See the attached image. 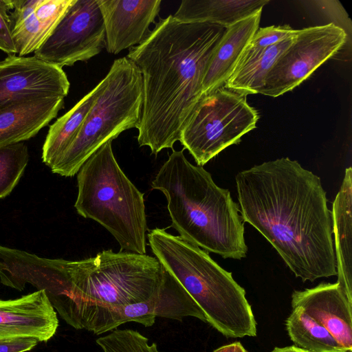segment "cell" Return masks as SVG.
Segmentation results:
<instances>
[{
  "instance_id": "6da1fadb",
  "label": "cell",
  "mask_w": 352,
  "mask_h": 352,
  "mask_svg": "<svg viewBox=\"0 0 352 352\" xmlns=\"http://www.w3.org/2000/svg\"><path fill=\"white\" fill-rule=\"evenodd\" d=\"M240 213L303 282L337 276L332 214L320 178L282 157L239 172Z\"/></svg>"
},
{
  "instance_id": "7a4b0ae2",
  "label": "cell",
  "mask_w": 352,
  "mask_h": 352,
  "mask_svg": "<svg viewBox=\"0 0 352 352\" xmlns=\"http://www.w3.org/2000/svg\"><path fill=\"white\" fill-rule=\"evenodd\" d=\"M228 27L181 21L169 15L126 56L142 77L143 100L138 130L140 146L157 155L173 148L203 95L212 56Z\"/></svg>"
},
{
  "instance_id": "3957f363",
  "label": "cell",
  "mask_w": 352,
  "mask_h": 352,
  "mask_svg": "<svg viewBox=\"0 0 352 352\" xmlns=\"http://www.w3.org/2000/svg\"><path fill=\"white\" fill-rule=\"evenodd\" d=\"M184 150L173 151L151 183L166 198L171 226L206 252L223 258L245 257L248 246L239 205L210 173L189 162Z\"/></svg>"
},
{
  "instance_id": "277c9868",
  "label": "cell",
  "mask_w": 352,
  "mask_h": 352,
  "mask_svg": "<svg viewBox=\"0 0 352 352\" xmlns=\"http://www.w3.org/2000/svg\"><path fill=\"white\" fill-rule=\"evenodd\" d=\"M158 261L204 312L207 322L227 338L254 337L256 322L245 291L208 252L179 236L156 228L147 234Z\"/></svg>"
},
{
  "instance_id": "5b68a950",
  "label": "cell",
  "mask_w": 352,
  "mask_h": 352,
  "mask_svg": "<svg viewBox=\"0 0 352 352\" xmlns=\"http://www.w3.org/2000/svg\"><path fill=\"white\" fill-rule=\"evenodd\" d=\"M164 266L156 257L104 250L96 256L64 261L63 298L56 310L78 329L90 311L148 300L157 291Z\"/></svg>"
},
{
  "instance_id": "8992f818",
  "label": "cell",
  "mask_w": 352,
  "mask_h": 352,
  "mask_svg": "<svg viewBox=\"0 0 352 352\" xmlns=\"http://www.w3.org/2000/svg\"><path fill=\"white\" fill-rule=\"evenodd\" d=\"M111 140L99 148L78 172L77 212L103 226L122 250L146 252L144 195L118 165Z\"/></svg>"
},
{
  "instance_id": "52a82bcc",
  "label": "cell",
  "mask_w": 352,
  "mask_h": 352,
  "mask_svg": "<svg viewBox=\"0 0 352 352\" xmlns=\"http://www.w3.org/2000/svg\"><path fill=\"white\" fill-rule=\"evenodd\" d=\"M104 86L72 144L51 168L54 173L72 177L104 144L123 131L137 128L142 100V77L126 56L116 59Z\"/></svg>"
},
{
  "instance_id": "ba28073f",
  "label": "cell",
  "mask_w": 352,
  "mask_h": 352,
  "mask_svg": "<svg viewBox=\"0 0 352 352\" xmlns=\"http://www.w3.org/2000/svg\"><path fill=\"white\" fill-rule=\"evenodd\" d=\"M258 111L247 95L226 86L204 94L182 129L179 142L202 166L256 128Z\"/></svg>"
},
{
  "instance_id": "9c48e42d",
  "label": "cell",
  "mask_w": 352,
  "mask_h": 352,
  "mask_svg": "<svg viewBox=\"0 0 352 352\" xmlns=\"http://www.w3.org/2000/svg\"><path fill=\"white\" fill-rule=\"evenodd\" d=\"M347 41L344 30L331 23L298 30L270 70L258 94L278 97L293 90L340 52Z\"/></svg>"
},
{
  "instance_id": "30bf717a",
  "label": "cell",
  "mask_w": 352,
  "mask_h": 352,
  "mask_svg": "<svg viewBox=\"0 0 352 352\" xmlns=\"http://www.w3.org/2000/svg\"><path fill=\"white\" fill-rule=\"evenodd\" d=\"M189 316L207 322L198 305L164 267L161 284L148 300L127 305L96 308L82 318L78 329L100 335L128 322H135L148 327L154 324L157 317L182 321Z\"/></svg>"
},
{
  "instance_id": "8fae6325",
  "label": "cell",
  "mask_w": 352,
  "mask_h": 352,
  "mask_svg": "<svg viewBox=\"0 0 352 352\" xmlns=\"http://www.w3.org/2000/svg\"><path fill=\"white\" fill-rule=\"evenodd\" d=\"M104 47L105 30L98 1L74 0L34 56L63 68L90 59Z\"/></svg>"
},
{
  "instance_id": "7c38bea8",
  "label": "cell",
  "mask_w": 352,
  "mask_h": 352,
  "mask_svg": "<svg viewBox=\"0 0 352 352\" xmlns=\"http://www.w3.org/2000/svg\"><path fill=\"white\" fill-rule=\"evenodd\" d=\"M69 87L63 68L34 56L9 55L0 61V110L30 100L65 98Z\"/></svg>"
},
{
  "instance_id": "4fadbf2b",
  "label": "cell",
  "mask_w": 352,
  "mask_h": 352,
  "mask_svg": "<svg viewBox=\"0 0 352 352\" xmlns=\"http://www.w3.org/2000/svg\"><path fill=\"white\" fill-rule=\"evenodd\" d=\"M105 30V48L116 54L144 42L159 14L160 0H97Z\"/></svg>"
},
{
  "instance_id": "5bb4252c",
  "label": "cell",
  "mask_w": 352,
  "mask_h": 352,
  "mask_svg": "<svg viewBox=\"0 0 352 352\" xmlns=\"http://www.w3.org/2000/svg\"><path fill=\"white\" fill-rule=\"evenodd\" d=\"M292 306L301 308L347 352L352 351V301L338 283H322L314 288L294 291Z\"/></svg>"
},
{
  "instance_id": "9a60e30c",
  "label": "cell",
  "mask_w": 352,
  "mask_h": 352,
  "mask_svg": "<svg viewBox=\"0 0 352 352\" xmlns=\"http://www.w3.org/2000/svg\"><path fill=\"white\" fill-rule=\"evenodd\" d=\"M58 326L56 312L43 290L0 300V338H32L47 342Z\"/></svg>"
},
{
  "instance_id": "2e32d148",
  "label": "cell",
  "mask_w": 352,
  "mask_h": 352,
  "mask_svg": "<svg viewBox=\"0 0 352 352\" xmlns=\"http://www.w3.org/2000/svg\"><path fill=\"white\" fill-rule=\"evenodd\" d=\"M63 97L14 104L0 110V146L35 136L54 119L64 105Z\"/></svg>"
},
{
  "instance_id": "e0dca14e",
  "label": "cell",
  "mask_w": 352,
  "mask_h": 352,
  "mask_svg": "<svg viewBox=\"0 0 352 352\" xmlns=\"http://www.w3.org/2000/svg\"><path fill=\"white\" fill-rule=\"evenodd\" d=\"M262 10L227 28L209 62L203 94L225 86L244 47L259 28Z\"/></svg>"
},
{
  "instance_id": "ac0fdd59",
  "label": "cell",
  "mask_w": 352,
  "mask_h": 352,
  "mask_svg": "<svg viewBox=\"0 0 352 352\" xmlns=\"http://www.w3.org/2000/svg\"><path fill=\"white\" fill-rule=\"evenodd\" d=\"M332 232L335 237L338 284L352 301V169L344 177L333 203Z\"/></svg>"
},
{
  "instance_id": "d6986e66",
  "label": "cell",
  "mask_w": 352,
  "mask_h": 352,
  "mask_svg": "<svg viewBox=\"0 0 352 352\" xmlns=\"http://www.w3.org/2000/svg\"><path fill=\"white\" fill-rule=\"evenodd\" d=\"M268 0H184L173 17L181 21L209 22L229 27L263 10Z\"/></svg>"
},
{
  "instance_id": "ffe728a7",
  "label": "cell",
  "mask_w": 352,
  "mask_h": 352,
  "mask_svg": "<svg viewBox=\"0 0 352 352\" xmlns=\"http://www.w3.org/2000/svg\"><path fill=\"white\" fill-rule=\"evenodd\" d=\"M103 86L102 79L70 110L50 126L42 148V160L50 168L78 136Z\"/></svg>"
},
{
  "instance_id": "44dd1931",
  "label": "cell",
  "mask_w": 352,
  "mask_h": 352,
  "mask_svg": "<svg viewBox=\"0 0 352 352\" xmlns=\"http://www.w3.org/2000/svg\"><path fill=\"white\" fill-rule=\"evenodd\" d=\"M286 329L294 346L309 352H347L322 325L301 308H293Z\"/></svg>"
},
{
  "instance_id": "7402d4cb",
  "label": "cell",
  "mask_w": 352,
  "mask_h": 352,
  "mask_svg": "<svg viewBox=\"0 0 352 352\" xmlns=\"http://www.w3.org/2000/svg\"><path fill=\"white\" fill-rule=\"evenodd\" d=\"M294 36L269 47L256 58L234 69L225 86L247 96L258 94L270 70L292 43Z\"/></svg>"
},
{
  "instance_id": "603a6c76",
  "label": "cell",
  "mask_w": 352,
  "mask_h": 352,
  "mask_svg": "<svg viewBox=\"0 0 352 352\" xmlns=\"http://www.w3.org/2000/svg\"><path fill=\"white\" fill-rule=\"evenodd\" d=\"M38 0H12L10 12L12 37L17 55L25 56L45 42L41 26L34 13Z\"/></svg>"
},
{
  "instance_id": "cb8c5ba5",
  "label": "cell",
  "mask_w": 352,
  "mask_h": 352,
  "mask_svg": "<svg viewBox=\"0 0 352 352\" xmlns=\"http://www.w3.org/2000/svg\"><path fill=\"white\" fill-rule=\"evenodd\" d=\"M28 160V146L23 142L0 146V199L12 192Z\"/></svg>"
},
{
  "instance_id": "d4e9b609",
  "label": "cell",
  "mask_w": 352,
  "mask_h": 352,
  "mask_svg": "<svg viewBox=\"0 0 352 352\" xmlns=\"http://www.w3.org/2000/svg\"><path fill=\"white\" fill-rule=\"evenodd\" d=\"M296 32L297 30L289 25L258 28L244 47L234 70L256 58L269 47L295 35Z\"/></svg>"
},
{
  "instance_id": "484cf974",
  "label": "cell",
  "mask_w": 352,
  "mask_h": 352,
  "mask_svg": "<svg viewBox=\"0 0 352 352\" xmlns=\"http://www.w3.org/2000/svg\"><path fill=\"white\" fill-rule=\"evenodd\" d=\"M103 352H162L156 343L148 344V339L132 329H114L96 339Z\"/></svg>"
},
{
  "instance_id": "4316f807",
  "label": "cell",
  "mask_w": 352,
  "mask_h": 352,
  "mask_svg": "<svg viewBox=\"0 0 352 352\" xmlns=\"http://www.w3.org/2000/svg\"><path fill=\"white\" fill-rule=\"evenodd\" d=\"M74 1V0H38L34 13L45 40Z\"/></svg>"
},
{
  "instance_id": "83f0119b",
  "label": "cell",
  "mask_w": 352,
  "mask_h": 352,
  "mask_svg": "<svg viewBox=\"0 0 352 352\" xmlns=\"http://www.w3.org/2000/svg\"><path fill=\"white\" fill-rule=\"evenodd\" d=\"M12 9V0H0V50L8 56L17 54L10 17Z\"/></svg>"
},
{
  "instance_id": "f1b7e54d",
  "label": "cell",
  "mask_w": 352,
  "mask_h": 352,
  "mask_svg": "<svg viewBox=\"0 0 352 352\" xmlns=\"http://www.w3.org/2000/svg\"><path fill=\"white\" fill-rule=\"evenodd\" d=\"M312 2L331 19L330 23L344 30L350 41L351 23L341 3L338 1H314Z\"/></svg>"
},
{
  "instance_id": "f546056e",
  "label": "cell",
  "mask_w": 352,
  "mask_h": 352,
  "mask_svg": "<svg viewBox=\"0 0 352 352\" xmlns=\"http://www.w3.org/2000/svg\"><path fill=\"white\" fill-rule=\"evenodd\" d=\"M38 342L32 338H0V352H26L33 349Z\"/></svg>"
},
{
  "instance_id": "4dcf8cb0",
  "label": "cell",
  "mask_w": 352,
  "mask_h": 352,
  "mask_svg": "<svg viewBox=\"0 0 352 352\" xmlns=\"http://www.w3.org/2000/svg\"><path fill=\"white\" fill-rule=\"evenodd\" d=\"M213 352H248L239 342H235L223 345L214 350Z\"/></svg>"
},
{
  "instance_id": "1f68e13d",
  "label": "cell",
  "mask_w": 352,
  "mask_h": 352,
  "mask_svg": "<svg viewBox=\"0 0 352 352\" xmlns=\"http://www.w3.org/2000/svg\"><path fill=\"white\" fill-rule=\"evenodd\" d=\"M270 352H309L303 349H299L294 345L285 347H275Z\"/></svg>"
}]
</instances>
